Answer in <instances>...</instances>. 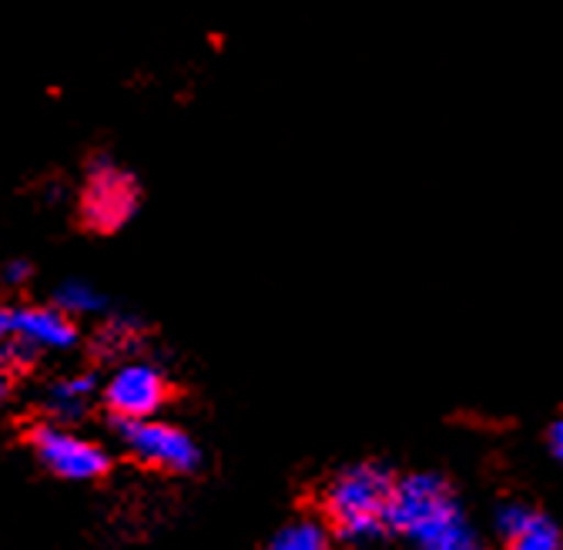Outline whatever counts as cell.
I'll use <instances>...</instances> for the list:
<instances>
[{
    "mask_svg": "<svg viewBox=\"0 0 563 550\" xmlns=\"http://www.w3.org/2000/svg\"><path fill=\"white\" fill-rule=\"evenodd\" d=\"M168 393H172L168 376L155 363L128 360L108 376L101 389V403L111 409V417L118 424H134V420H155L168 403Z\"/></svg>",
    "mask_w": 563,
    "mask_h": 550,
    "instance_id": "cell-4",
    "label": "cell"
},
{
    "mask_svg": "<svg viewBox=\"0 0 563 550\" xmlns=\"http://www.w3.org/2000/svg\"><path fill=\"white\" fill-rule=\"evenodd\" d=\"M389 530L409 537L419 550H479L450 484L433 473L402 476L393 487Z\"/></svg>",
    "mask_w": 563,
    "mask_h": 550,
    "instance_id": "cell-1",
    "label": "cell"
},
{
    "mask_svg": "<svg viewBox=\"0 0 563 550\" xmlns=\"http://www.w3.org/2000/svg\"><path fill=\"white\" fill-rule=\"evenodd\" d=\"M11 312V346L4 363L24 366L41 353H67L78 346V322L51 306H14Z\"/></svg>",
    "mask_w": 563,
    "mask_h": 550,
    "instance_id": "cell-5",
    "label": "cell"
},
{
    "mask_svg": "<svg viewBox=\"0 0 563 550\" xmlns=\"http://www.w3.org/2000/svg\"><path fill=\"white\" fill-rule=\"evenodd\" d=\"M265 550H329V527L319 520H292L268 540Z\"/></svg>",
    "mask_w": 563,
    "mask_h": 550,
    "instance_id": "cell-11",
    "label": "cell"
},
{
    "mask_svg": "<svg viewBox=\"0 0 563 550\" xmlns=\"http://www.w3.org/2000/svg\"><path fill=\"white\" fill-rule=\"evenodd\" d=\"M134 339H137V319H131V316H111L101 329V342L108 353L131 350Z\"/></svg>",
    "mask_w": 563,
    "mask_h": 550,
    "instance_id": "cell-12",
    "label": "cell"
},
{
    "mask_svg": "<svg viewBox=\"0 0 563 550\" xmlns=\"http://www.w3.org/2000/svg\"><path fill=\"white\" fill-rule=\"evenodd\" d=\"M8 346H11V312L0 309V363L8 356Z\"/></svg>",
    "mask_w": 563,
    "mask_h": 550,
    "instance_id": "cell-14",
    "label": "cell"
},
{
    "mask_svg": "<svg viewBox=\"0 0 563 550\" xmlns=\"http://www.w3.org/2000/svg\"><path fill=\"white\" fill-rule=\"evenodd\" d=\"M11 396V373L0 366V403H4Z\"/></svg>",
    "mask_w": 563,
    "mask_h": 550,
    "instance_id": "cell-16",
    "label": "cell"
},
{
    "mask_svg": "<svg viewBox=\"0 0 563 550\" xmlns=\"http://www.w3.org/2000/svg\"><path fill=\"white\" fill-rule=\"evenodd\" d=\"M104 383H98L95 373H67L57 376L54 383H47L41 406H44V417L51 424H78L88 417V409L95 406V399H101Z\"/></svg>",
    "mask_w": 563,
    "mask_h": 550,
    "instance_id": "cell-8",
    "label": "cell"
},
{
    "mask_svg": "<svg viewBox=\"0 0 563 550\" xmlns=\"http://www.w3.org/2000/svg\"><path fill=\"white\" fill-rule=\"evenodd\" d=\"M54 306L60 312H67L70 319H78V316H104L108 312L104 293L95 283H85V279H67L54 293Z\"/></svg>",
    "mask_w": 563,
    "mask_h": 550,
    "instance_id": "cell-10",
    "label": "cell"
},
{
    "mask_svg": "<svg viewBox=\"0 0 563 550\" xmlns=\"http://www.w3.org/2000/svg\"><path fill=\"white\" fill-rule=\"evenodd\" d=\"M118 440L134 460L155 470H165V473H195L201 463L198 443L185 430L165 420L118 424Z\"/></svg>",
    "mask_w": 563,
    "mask_h": 550,
    "instance_id": "cell-7",
    "label": "cell"
},
{
    "mask_svg": "<svg viewBox=\"0 0 563 550\" xmlns=\"http://www.w3.org/2000/svg\"><path fill=\"white\" fill-rule=\"evenodd\" d=\"M497 530L507 543V550H560V530L550 517L523 507L507 504L497 514Z\"/></svg>",
    "mask_w": 563,
    "mask_h": 550,
    "instance_id": "cell-9",
    "label": "cell"
},
{
    "mask_svg": "<svg viewBox=\"0 0 563 550\" xmlns=\"http://www.w3.org/2000/svg\"><path fill=\"white\" fill-rule=\"evenodd\" d=\"M31 275H34V268H31V262H24V258H11V262L0 265V283L11 286V289H21V286L31 279Z\"/></svg>",
    "mask_w": 563,
    "mask_h": 550,
    "instance_id": "cell-13",
    "label": "cell"
},
{
    "mask_svg": "<svg viewBox=\"0 0 563 550\" xmlns=\"http://www.w3.org/2000/svg\"><path fill=\"white\" fill-rule=\"evenodd\" d=\"M393 476L376 463L345 466L325 487V514L339 537L363 543L389 530Z\"/></svg>",
    "mask_w": 563,
    "mask_h": 550,
    "instance_id": "cell-2",
    "label": "cell"
},
{
    "mask_svg": "<svg viewBox=\"0 0 563 550\" xmlns=\"http://www.w3.org/2000/svg\"><path fill=\"white\" fill-rule=\"evenodd\" d=\"M137 209V185L134 178L118 168L114 162L101 158L88 168L81 188V222L91 232H118Z\"/></svg>",
    "mask_w": 563,
    "mask_h": 550,
    "instance_id": "cell-6",
    "label": "cell"
},
{
    "mask_svg": "<svg viewBox=\"0 0 563 550\" xmlns=\"http://www.w3.org/2000/svg\"><path fill=\"white\" fill-rule=\"evenodd\" d=\"M550 450H553V457L563 463V420H556L553 430H550Z\"/></svg>",
    "mask_w": 563,
    "mask_h": 550,
    "instance_id": "cell-15",
    "label": "cell"
},
{
    "mask_svg": "<svg viewBox=\"0 0 563 550\" xmlns=\"http://www.w3.org/2000/svg\"><path fill=\"white\" fill-rule=\"evenodd\" d=\"M27 443L44 470H51L60 480H70V484H88V480L104 476L111 466V457L101 443L51 420L34 424L27 433Z\"/></svg>",
    "mask_w": 563,
    "mask_h": 550,
    "instance_id": "cell-3",
    "label": "cell"
}]
</instances>
